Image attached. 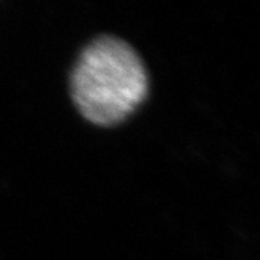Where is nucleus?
I'll return each mask as SVG.
<instances>
[{"mask_svg": "<svg viewBox=\"0 0 260 260\" xmlns=\"http://www.w3.org/2000/svg\"><path fill=\"white\" fill-rule=\"evenodd\" d=\"M71 98L91 124L111 127L132 116L149 92L138 52L116 36H99L80 52L71 72Z\"/></svg>", "mask_w": 260, "mask_h": 260, "instance_id": "nucleus-1", "label": "nucleus"}]
</instances>
